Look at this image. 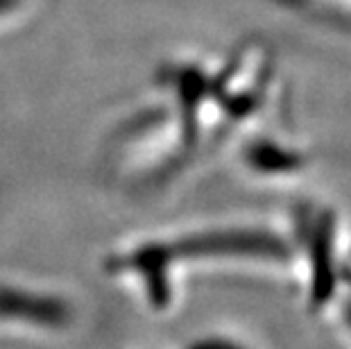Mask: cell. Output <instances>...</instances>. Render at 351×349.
<instances>
[{
    "mask_svg": "<svg viewBox=\"0 0 351 349\" xmlns=\"http://www.w3.org/2000/svg\"><path fill=\"white\" fill-rule=\"evenodd\" d=\"M0 315L34 324L59 326L66 322L69 309H66V304L57 300H46V297L39 295H27L12 291V288H3L0 291Z\"/></svg>",
    "mask_w": 351,
    "mask_h": 349,
    "instance_id": "1",
    "label": "cell"
}]
</instances>
